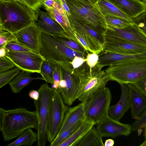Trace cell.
<instances>
[{"label":"cell","mask_w":146,"mask_h":146,"mask_svg":"<svg viewBox=\"0 0 146 146\" xmlns=\"http://www.w3.org/2000/svg\"><path fill=\"white\" fill-rule=\"evenodd\" d=\"M36 11L21 1L0 0V29L12 34L36 22Z\"/></svg>","instance_id":"6da1fadb"},{"label":"cell","mask_w":146,"mask_h":146,"mask_svg":"<svg viewBox=\"0 0 146 146\" xmlns=\"http://www.w3.org/2000/svg\"><path fill=\"white\" fill-rule=\"evenodd\" d=\"M30 128L38 129L36 110L31 111L21 107L7 110L0 108V130L4 141L18 137Z\"/></svg>","instance_id":"7a4b0ae2"},{"label":"cell","mask_w":146,"mask_h":146,"mask_svg":"<svg viewBox=\"0 0 146 146\" xmlns=\"http://www.w3.org/2000/svg\"><path fill=\"white\" fill-rule=\"evenodd\" d=\"M103 67L97 63L91 68L86 61L78 68H74V74L78 82L76 100L83 102L91 95L106 87L110 80L105 71L102 70Z\"/></svg>","instance_id":"3957f363"},{"label":"cell","mask_w":146,"mask_h":146,"mask_svg":"<svg viewBox=\"0 0 146 146\" xmlns=\"http://www.w3.org/2000/svg\"><path fill=\"white\" fill-rule=\"evenodd\" d=\"M70 15L77 20L104 35L107 29L104 16L96 3L83 0H65Z\"/></svg>","instance_id":"277c9868"},{"label":"cell","mask_w":146,"mask_h":146,"mask_svg":"<svg viewBox=\"0 0 146 146\" xmlns=\"http://www.w3.org/2000/svg\"><path fill=\"white\" fill-rule=\"evenodd\" d=\"M40 52L45 60L62 65L71 63L76 56L86 59L87 55L68 47L53 35L40 31Z\"/></svg>","instance_id":"5b68a950"},{"label":"cell","mask_w":146,"mask_h":146,"mask_svg":"<svg viewBox=\"0 0 146 146\" xmlns=\"http://www.w3.org/2000/svg\"><path fill=\"white\" fill-rule=\"evenodd\" d=\"M105 71L110 80L119 84H133L146 76V58L117 62L110 66Z\"/></svg>","instance_id":"8992f818"},{"label":"cell","mask_w":146,"mask_h":146,"mask_svg":"<svg viewBox=\"0 0 146 146\" xmlns=\"http://www.w3.org/2000/svg\"><path fill=\"white\" fill-rule=\"evenodd\" d=\"M54 90L47 83L42 84L38 90L39 93V98L37 100L34 101L38 122V146H44L47 140V126Z\"/></svg>","instance_id":"52a82bcc"},{"label":"cell","mask_w":146,"mask_h":146,"mask_svg":"<svg viewBox=\"0 0 146 146\" xmlns=\"http://www.w3.org/2000/svg\"><path fill=\"white\" fill-rule=\"evenodd\" d=\"M64 104L59 91L54 89L47 126V140L49 143H51L56 137L69 108Z\"/></svg>","instance_id":"ba28073f"},{"label":"cell","mask_w":146,"mask_h":146,"mask_svg":"<svg viewBox=\"0 0 146 146\" xmlns=\"http://www.w3.org/2000/svg\"><path fill=\"white\" fill-rule=\"evenodd\" d=\"M90 96L91 102L86 111L85 117L93 121L96 124L109 115L111 94L110 89L106 87Z\"/></svg>","instance_id":"9c48e42d"},{"label":"cell","mask_w":146,"mask_h":146,"mask_svg":"<svg viewBox=\"0 0 146 146\" xmlns=\"http://www.w3.org/2000/svg\"><path fill=\"white\" fill-rule=\"evenodd\" d=\"M5 56L21 70L39 74L41 64L45 59L40 54L32 51L15 52L7 50Z\"/></svg>","instance_id":"30bf717a"},{"label":"cell","mask_w":146,"mask_h":146,"mask_svg":"<svg viewBox=\"0 0 146 146\" xmlns=\"http://www.w3.org/2000/svg\"><path fill=\"white\" fill-rule=\"evenodd\" d=\"M104 35L105 37L119 39L146 47V35L132 22L121 28L107 25Z\"/></svg>","instance_id":"8fae6325"},{"label":"cell","mask_w":146,"mask_h":146,"mask_svg":"<svg viewBox=\"0 0 146 146\" xmlns=\"http://www.w3.org/2000/svg\"><path fill=\"white\" fill-rule=\"evenodd\" d=\"M60 66L61 80H65L66 87L64 89L58 90L60 93L64 103L70 106L76 100L75 96L78 87V82L74 75V68L71 63L65 65L60 64Z\"/></svg>","instance_id":"7c38bea8"},{"label":"cell","mask_w":146,"mask_h":146,"mask_svg":"<svg viewBox=\"0 0 146 146\" xmlns=\"http://www.w3.org/2000/svg\"><path fill=\"white\" fill-rule=\"evenodd\" d=\"M96 129L102 137L115 138L128 136L132 130L131 125L116 120L108 115L97 124Z\"/></svg>","instance_id":"4fadbf2b"},{"label":"cell","mask_w":146,"mask_h":146,"mask_svg":"<svg viewBox=\"0 0 146 146\" xmlns=\"http://www.w3.org/2000/svg\"><path fill=\"white\" fill-rule=\"evenodd\" d=\"M40 33L38 27L33 22L13 35L15 39L19 43L32 51L40 54Z\"/></svg>","instance_id":"5bb4252c"},{"label":"cell","mask_w":146,"mask_h":146,"mask_svg":"<svg viewBox=\"0 0 146 146\" xmlns=\"http://www.w3.org/2000/svg\"><path fill=\"white\" fill-rule=\"evenodd\" d=\"M103 51L125 54H135L146 52L143 46L115 38L105 37Z\"/></svg>","instance_id":"9a60e30c"},{"label":"cell","mask_w":146,"mask_h":146,"mask_svg":"<svg viewBox=\"0 0 146 146\" xmlns=\"http://www.w3.org/2000/svg\"><path fill=\"white\" fill-rule=\"evenodd\" d=\"M91 101L90 96L77 106L68 108L66 112L61 127L56 137L85 117L86 111Z\"/></svg>","instance_id":"2e32d148"},{"label":"cell","mask_w":146,"mask_h":146,"mask_svg":"<svg viewBox=\"0 0 146 146\" xmlns=\"http://www.w3.org/2000/svg\"><path fill=\"white\" fill-rule=\"evenodd\" d=\"M39 19L35 23L38 27L40 31L53 35L68 37L64 29L47 12L38 9L36 11Z\"/></svg>","instance_id":"e0dca14e"},{"label":"cell","mask_w":146,"mask_h":146,"mask_svg":"<svg viewBox=\"0 0 146 146\" xmlns=\"http://www.w3.org/2000/svg\"><path fill=\"white\" fill-rule=\"evenodd\" d=\"M55 3L53 7L45 9L61 26L68 38L80 43L74 36L61 0H55Z\"/></svg>","instance_id":"ac0fdd59"},{"label":"cell","mask_w":146,"mask_h":146,"mask_svg":"<svg viewBox=\"0 0 146 146\" xmlns=\"http://www.w3.org/2000/svg\"><path fill=\"white\" fill-rule=\"evenodd\" d=\"M131 19L146 11V5L140 0H107Z\"/></svg>","instance_id":"d6986e66"},{"label":"cell","mask_w":146,"mask_h":146,"mask_svg":"<svg viewBox=\"0 0 146 146\" xmlns=\"http://www.w3.org/2000/svg\"><path fill=\"white\" fill-rule=\"evenodd\" d=\"M127 84L132 117L136 119L146 109V96L132 84Z\"/></svg>","instance_id":"ffe728a7"},{"label":"cell","mask_w":146,"mask_h":146,"mask_svg":"<svg viewBox=\"0 0 146 146\" xmlns=\"http://www.w3.org/2000/svg\"><path fill=\"white\" fill-rule=\"evenodd\" d=\"M119 84L121 91L120 99L116 104L110 106L108 111L110 116L118 121H119L130 108L128 85L127 84Z\"/></svg>","instance_id":"44dd1931"},{"label":"cell","mask_w":146,"mask_h":146,"mask_svg":"<svg viewBox=\"0 0 146 146\" xmlns=\"http://www.w3.org/2000/svg\"><path fill=\"white\" fill-rule=\"evenodd\" d=\"M146 58V52L135 54H125L103 51L98 55V63L103 67L129 60Z\"/></svg>","instance_id":"7402d4cb"},{"label":"cell","mask_w":146,"mask_h":146,"mask_svg":"<svg viewBox=\"0 0 146 146\" xmlns=\"http://www.w3.org/2000/svg\"><path fill=\"white\" fill-rule=\"evenodd\" d=\"M96 124L93 121L85 117L81 125L58 146H76L86 133Z\"/></svg>","instance_id":"603a6c76"},{"label":"cell","mask_w":146,"mask_h":146,"mask_svg":"<svg viewBox=\"0 0 146 146\" xmlns=\"http://www.w3.org/2000/svg\"><path fill=\"white\" fill-rule=\"evenodd\" d=\"M67 15L72 28L86 35L104 46V35L98 33L88 26L74 19L70 15V13Z\"/></svg>","instance_id":"cb8c5ba5"},{"label":"cell","mask_w":146,"mask_h":146,"mask_svg":"<svg viewBox=\"0 0 146 146\" xmlns=\"http://www.w3.org/2000/svg\"><path fill=\"white\" fill-rule=\"evenodd\" d=\"M33 73L21 71L9 83L10 88L13 93H19L25 86L29 85L35 80H44L42 77H33L31 75Z\"/></svg>","instance_id":"d4e9b609"},{"label":"cell","mask_w":146,"mask_h":146,"mask_svg":"<svg viewBox=\"0 0 146 146\" xmlns=\"http://www.w3.org/2000/svg\"><path fill=\"white\" fill-rule=\"evenodd\" d=\"M94 125L76 146H104L102 136Z\"/></svg>","instance_id":"484cf974"},{"label":"cell","mask_w":146,"mask_h":146,"mask_svg":"<svg viewBox=\"0 0 146 146\" xmlns=\"http://www.w3.org/2000/svg\"><path fill=\"white\" fill-rule=\"evenodd\" d=\"M104 16L109 15L117 17L131 21L116 7L107 0H97L96 3Z\"/></svg>","instance_id":"4316f807"},{"label":"cell","mask_w":146,"mask_h":146,"mask_svg":"<svg viewBox=\"0 0 146 146\" xmlns=\"http://www.w3.org/2000/svg\"><path fill=\"white\" fill-rule=\"evenodd\" d=\"M38 138V133L34 132L32 128H30L22 133L16 140L7 146H31L34 142L37 141Z\"/></svg>","instance_id":"83f0119b"},{"label":"cell","mask_w":146,"mask_h":146,"mask_svg":"<svg viewBox=\"0 0 146 146\" xmlns=\"http://www.w3.org/2000/svg\"><path fill=\"white\" fill-rule=\"evenodd\" d=\"M57 63L45 59L42 62L40 68V73L42 77L47 83L52 85L54 83L53 72Z\"/></svg>","instance_id":"f1b7e54d"},{"label":"cell","mask_w":146,"mask_h":146,"mask_svg":"<svg viewBox=\"0 0 146 146\" xmlns=\"http://www.w3.org/2000/svg\"><path fill=\"white\" fill-rule=\"evenodd\" d=\"M55 37L68 47L75 51L88 54V51L80 43L74 40L62 36L53 35Z\"/></svg>","instance_id":"f546056e"},{"label":"cell","mask_w":146,"mask_h":146,"mask_svg":"<svg viewBox=\"0 0 146 146\" xmlns=\"http://www.w3.org/2000/svg\"><path fill=\"white\" fill-rule=\"evenodd\" d=\"M84 118L63 131L58 136L56 137L54 140L50 143V146H58L60 143L68 137L74 132L81 125Z\"/></svg>","instance_id":"4dcf8cb0"},{"label":"cell","mask_w":146,"mask_h":146,"mask_svg":"<svg viewBox=\"0 0 146 146\" xmlns=\"http://www.w3.org/2000/svg\"><path fill=\"white\" fill-rule=\"evenodd\" d=\"M20 70L15 67L0 73V88L9 83L20 72Z\"/></svg>","instance_id":"1f68e13d"},{"label":"cell","mask_w":146,"mask_h":146,"mask_svg":"<svg viewBox=\"0 0 146 146\" xmlns=\"http://www.w3.org/2000/svg\"><path fill=\"white\" fill-rule=\"evenodd\" d=\"M107 25L116 28H121L126 26L131 21L121 17L109 15L104 16Z\"/></svg>","instance_id":"d6a6232c"},{"label":"cell","mask_w":146,"mask_h":146,"mask_svg":"<svg viewBox=\"0 0 146 146\" xmlns=\"http://www.w3.org/2000/svg\"><path fill=\"white\" fill-rule=\"evenodd\" d=\"M7 50L15 52L32 51L17 42L15 38L9 41L4 46Z\"/></svg>","instance_id":"836d02e7"},{"label":"cell","mask_w":146,"mask_h":146,"mask_svg":"<svg viewBox=\"0 0 146 146\" xmlns=\"http://www.w3.org/2000/svg\"><path fill=\"white\" fill-rule=\"evenodd\" d=\"M146 124V109L131 125L132 131H137L144 128Z\"/></svg>","instance_id":"e575fe53"},{"label":"cell","mask_w":146,"mask_h":146,"mask_svg":"<svg viewBox=\"0 0 146 146\" xmlns=\"http://www.w3.org/2000/svg\"><path fill=\"white\" fill-rule=\"evenodd\" d=\"M131 20V22L135 23L146 35V11Z\"/></svg>","instance_id":"d590c367"},{"label":"cell","mask_w":146,"mask_h":146,"mask_svg":"<svg viewBox=\"0 0 146 146\" xmlns=\"http://www.w3.org/2000/svg\"><path fill=\"white\" fill-rule=\"evenodd\" d=\"M15 67L13 62L6 56L0 57V73Z\"/></svg>","instance_id":"8d00e7d4"},{"label":"cell","mask_w":146,"mask_h":146,"mask_svg":"<svg viewBox=\"0 0 146 146\" xmlns=\"http://www.w3.org/2000/svg\"><path fill=\"white\" fill-rule=\"evenodd\" d=\"M14 38L13 34L0 29V47H4L9 41Z\"/></svg>","instance_id":"74e56055"},{"label":"cell","mask_w":146,"mask_h":146,"mask_svg":"<svg viewBox=\"0 0 146 146\" xmlns=\"http://www.w3.org/2000/svg\"><path fill=\"white\" fill-rule=\"evenodd\" d=\"M53 78L54 83L52 84V88L57 90L61 80L60 66V64H56L54 69Z\"/></svg>","instance_id":"f35d334b"},{"label":"cell","mask_w":146,"mask_h":146,"mask_svg":"<svg viewBox=\"0 0 146 146\" xmlns=\"http://www.w3.org/2000/svg\"><path fill=\"white\" fill-rule=\"evenodd\" d=\"M98 60V56L95 53H88L86 58V62L91 68L94 67L97 63Z\"/></svg>","instance_id":"ab89813d"},{"label":"cell","mask_w":146,"mask_h":146,"mask_svg":"<svg viewBox=\"0 0 146 146\" xmlns=\"http://www.w3.org/2000/svg\"><path fill=\"white\" fill-rule=\"evenodd\" d=\"M21 1L36 11L41 6V0H21Z\"/></svg>","instance_id":"60d3db41"},{"label":"cell","mask_w":146,"mask_h":146,"mask_svg":"<svg viewBox=\"0 0 146 146\" xmlns=\"http://www.w3.org/2000/svg\"><path fill=\"white\" fill-rule=\"evenodd\" d=\"M132 84L146 96V76Z\"/></svg>","instance_id":"b9f144b4"},{"label":"cell","mask_w":146,"mask_h":146,"mask_svg":"<svg viewBox=\"0 0 146 146\" xmlns=\"http://www.w3.org/2000/svg\"><path fill=\"white\" fill-rule=\"evenodd\" d=\"M86 61V59L76 56L72 62L71 64L74 68H76L80 66Z\"/></svg>","instance_id":"7bdbcfd3"},{"label":"cell","mask_w":146,"mask_h":146,"mask_svg":"<svg viewBox=\"0 0 146 146\" xmlns=\"http://www.w3.org/2000/svg\"><path fill=\"white\" fill-rule=\"evenodd\" d=\"M29 96L34 100H37L39 96V93L38 90H32L29 92Z\"/></svg>","instance_id":"ee69618b"},{"label":"cell","mask_w":146,"mask_h":146,"mask_svg":"<svg viewBox=\"0 0 146 146\" xmlns=\"http://www.w3.org/2000/svg\"><path fill=\"white\" fill-rule=\"evenodd\" d=\"M114 143L113 140L109 139L106 140L105 142L104 146H113Z\"/></svg>","instance_id":"f6af8a7d"},{"label":"cell","mask_w":146,"mask_h":146,"mask_svg":"<svg viewBox=\"0 0 146 146\" xmlns=\"http://www.w3.org/2000/svg\"><path fill=\"white\" fill-rule=\"evenodd\" d=\"M7 50L4 47H0V57L5 56Z\"/></svg>","instance_id":"bcb514c9"},{"label":"cell","mask_w":146,"mask_h":146,"mask_svg":"<svg viewBox=\"0 0 146 146\" xmlns=\"http://www.w3.org/2000/svg\"><path fill=\"white\" fill-rule=\"evenodd\" d=\"M144 136L145 138L144 141L140 145L141 146H146V124L144 126Z\"/></svg>","instance_id":"7dc6e473"},{"label":"cell","mask_w":146,"mask_h":146,"mask_svg":"<svg viewBox=\"0 0 146 146\" xmlns=\"http://www.w3.org/2000/svg\"><path fill=\"white\" fill-rule=\"evenodd\" d=\"M88 2L95 4L97 2V0H83Z\"/></svg>","instance_id":"c3c4849f"},{"label":"cell","mask_w":146,"mask_h":146,"mask_svg":"<svg viewBox=\"0 0 146 146\" xmlns=\"http://www.w3.org/2000/svg\"><path fill=\"white\" fill-rule=\"evenodd\" d=\"M19 0V1H21V0Z\"/></svg>","instance_id":"681fc988"},{"label":"cell","mask_w":146,"mask_h":146,"mask_svg":"<svg viewBox=\"0 0 146 146\" xmlns=\"http://www.w3.org/2000/svg\"></svg>","instance_id":"f907efd6"}]
</instances>
